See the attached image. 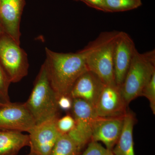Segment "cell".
Masks as SVG:
<instances>
[{
	"mask_svg": "<svg viewBox=\"0 0 155 155\" xmlns=\"http://www.w3.org/2000/svg\"><path fill=\"white\" fill-rule=\"evenodd\" d=\"M11 82L0 63V102L5 103L10 102L9 88Z\"/></svg>",
	"mask_w": 155,
	"mask_h": 155,
	"instance_id": "ac0fdd59",
	"label": "cell"
},
{
	"mask_svg": "<svg viewBox=\"0 0 155 155\" xmlns=\"http://www.w3.org/2000/svg\"><path fill=\"white\" fill-rule=\"evenodd\" d=\"M30 146L29 135L14 130H0V155H17Z\"/></svg>",
	"mask_w": 155,
	"mask_h": 155,
	"instance_id": "9a60e30c",
	"label": "cell"
},
{
	"mask_svg": "<svg viewBox=\"0 0 155 155\" xmlns=\"http://www.w3.org/2000/svg\"><path fill=\"white\" fill-rule=\"evenodd\" d=\"M4 33H5V32H4V31H3L2 27L1 22H0V37L2 36V35Z\"/></svg>",
	"mask_w": 155,
	"mask_h": 155,
	"instance_id": "cb8c5ba5",
	"label": "cell"
},
{
	"mask_svg": "<svg viewBox=\"0 0 155 155\" xmlns=\"http://www.w3.org/2000/svg\"><path fill=\"white\" fill-rule=\"evenodd\" d=\"M25 0H0V22L4 32L20 44V22Z\"/></svg>",
	"mask_w": 155,
	"mask_h": 155,
	"instance_id": "30bf717a",
	"label": "cell"
},
{
	"mask_svg": "<svg viewBox=\"0 0 155 155\" xmlns=\"http://www.w3.org/2000/svg\"><path fill=\"white\" fill-rule=\"evenodd\" d=\"M36 125L59 117L58 98L50 84L45 63L36 77L31 93L25 103Z\"/></svg>",
	"mask_w": 155,
	"mask_h": 155,
	"instance_id": "3957f363",
	"label": "cell"
},
{
	"mask_svg": "<svg viewBox=\"0 0 155 155\" xmlns=\"http://www.w3.org/2000/svg\"><path fill=\"white\" fill-rule=\"evenodd\" d=\"M26 155H35L33 153L31 152H30V153H29L28 154Z\"/></svg>",
	"mask_w": 155,
	"mask_h": 155,
	"instance_id": "d4e9b609",
	"label": "cell"
},
{
	"mask_svg": "<svg viewBox=\"0 0 155 155\" xmlns=\"http://www.w3.org/2000/svg\"><path fill=\"white\" fill-rule=\"evenodd\" d=\"M58 105L60 110L66 111L71 110L72 105V99L69 96L60 97L58 100Z\"/></svg>",
	"mask_w": 155,
	"mask_h": 155,
	"instance_id": "7402d4cb",
	"label": "cell"
},
{
	"mask_svg": "<svg viewBox=\"0 0 155 155\" xmlns=\"http://www.w3.org/2000/svg\"><path fill=\"white\" fill-rule=\"evenodd\" d=\"M124 118H100L94 126L91 141L102 142L113 151L122 132Z\"/></svg>",
	"mask_w": 155,
	"mask_h": 155,
	"instance_id": "7c38bea8",
	"label": "cell"
},
{
	"mask_svg": "<svg viewBox=\"0 0 155 155\" xmlns=\"http://www.w3.org/2000/svg\"><path fill=\"white\" fill-rule=\"evenodd\" d=\"M136 122L134 114L127 110L124 116L122 132L113 150L114 155H135L133 128Z\"/></svg>",
	"mask_w": 155,
	"mask_h": 155,
	"instance_id": "4fadbf2b",
	"label": "cell"
},
{
	"mask_svg": "<svg viewBox=\"0 0 155 155\" xmlns=\"http://www.w3.org/2000/svg\"><path fill=\"white\" fill-rule=\"evenodd\" d=\"M0 63L11 83L19 82L28 74L27 54L5 33L0 37Z\"/></svg>",
	"mask_w": 155,
	"mask_h": 155,
	"instance_id": "5b68a950",
	"label": "cell"
},
{
	"mask_svg": "<svg viewBox=\"0 0 155 155\" xmlns=\"http://www.w3.org/2000/svg\"><path fill=\"white\" fill-rule=\"evenodd\" d=\"M56 124L58 131L61 134H67L75 127V121L72 115H67L58 118Z\"/></svg>",
	"mask_w": 155,
	"mask_h": 155,
	"instance_id": "ffe728a7",
	"label": "cell"
},
{
	"mask_svg": "<svg viewBox=\"0 0 155 155\" xmlns=\"http://www.w3.org/2000/svg\"><path fill=\"white\" fill-rule=\"evenodd\" d=\"M120 32L111 31L101 32L95 39L79 51L88 70L97 75L105 84H116L114 51Z\"/></svg>",
	"mask_w": 155,
	"mask_h": 155,
	"instance_id": "7a4b0ae2",
	"label": "cell"
},
{
	"mask_svg": "<svg viewBox=\"0 0 155 155\" xmlns=\"http://www.w3.org/2000/svg\"><path fill=\"white\" fill-rule=\"evenodd\" d=\"M36 125L24 103H1L0 130L29 133Z\"/></svg>",
	"mask_w": 155,
	"mask_h": 155,
	"instance_id": "8992f818",
	"label": "cell"
},
{
	"mask_svg": "<svg viewBox=\"0 0 155 155\" xmlns=\"http://www.w3.org/2000/svg\"><path fill=\"white\" fill-rule=\"evenodd\" d=\"M127 106L122 96L121 88L114 84L105 85L94 108L98 117L114 118L125 116Z\"/></svg>",
	"mask_w": 155,
	"mask_h": 155,
	"instance_id": "52a82bcc",
	"label": "cell"
},
{
	"mask_svg": "<svg viewBox=\"0 0 155 155\" xmlns=\"http://www.w3.org/2000/svg\"><path fill=\"white\" fill-rule=\"evenodd\" d=\"M71 111L75 126L78 128L93 129L96 122L101 118L97 116L93 106L81 99H72Z\"/></svg>",
	"mask_w": 155,
	"mask_h": 155,
	"instance_id": "5bb4252c",
	"label": "cell"
},
{
	"mask_svg": "<svg viewBox=\"0 0 155 155\" xmlns=\"http://www.w3.org/2000/svg\"><path fill=\"white\" fill-rule=\"evenodd\" d=\"M105 85L97 75L87 70L75 82L70 97L84 100L94 107Z\"/></svg>",
	"mask_w": 155,
	"mask_h": 155,
	"instance_id": "8fae6325",
	"label": "cell"
},
{
	"mask_svg": "<svg viewBox=\"0 0 155 155\" xmlns=\"http://www.w3.org/2000/svg\"><path fill=\"white\" fill-rule=\"evenodd\" d=\"M135 44L128 34L120 31L115 45L114 55L115 81L121 87L136 50Z\"/></svg>",
	"mask_w": 155,
	"mask_h": 155,
	"instance_id": "9c48e42d",
	"label": "cell"
},
{
	"mask_svg": "<svg viewBox=\"0 0 155 155\" xmlns=\"http://www.w3.org/2000/svg\"><path fill=\"white\" fill-rule=\"evenodd\" d=\"M1 104V102H0V104Z\"/></svg>",
	"mask_w": 155,
	"mask_h": 155,
	"instance_id": "4316f807",
	"label": "cell"
},
{
	"mask_svg": "<svg viewBox=\"0 0 155 155\" xmlns=\"http://www.w3.org/2000/svg\"><path fill=\"white\" fill-rule=\"evenodd\" d=\"M141 96L145 97L148 100L150 107L153 114H155V73L145 86Z\"/></svg>",
	"mask_w": 155,
	"mask_h": 155,
	"instance_id": "d6986e66",
	"label": "cell"
},
{
	"mask_svg": "<svg viewBox=\"0 0 155 155\" xmlns=\"http://www.w3.org/2000/svg\"><path fill=\"white\" fill-rule=\"evenodd\" d=\"M155 73V49L144 53L136 50L121 87L127 105L141 97L143 90Z\"/></svg>",
	"mask_w": 155,
	"mask_h": 155,
	"instance_id": "277c9868",
	"label": "cell"
},
{
	"mask_svg": "<svg viewBox=\"0 0 155 155\" xmlns=\"http://www.w3.org/2000/svg\"><path fill=\"white\" fill-rule=\"evenodd\" d=\"M59 117L36 125L29 132L30 152L35 155H50L61 134L57 127Z\"/></svg>",
	"mask_w": 155,
	"mask_h": 155,
	"instance_id": "ba28073f",
	"label": "cell"
},
{
	"mask_svg": "<svg viewBox=\"0 0 155 155\" xmlns=\"http://www.w3.org/2000/svg\"><path fill=\"white\" fill-rule=\"evenodd\" d=\"M85 3L91 8L105 12L104 0H78Z\"/></svg>",
	"mask_w": 155,
	"mask_h": 155,
	"instance_id": "603a6c76",
	"label": "cell"
},
{
	"mask_svg": "<svg viewBox=\"0 0 155 155\" xmlns=\"http://www.w3.org/2000/svg\"><path fill=\"white\" fill-rule=\"evenodd\" d=\"M82 150L67 134L60 135L50 155H80Z\"/></svg>",
	"mask_w": 155,
	"mask_h": 155,
	"instance_id": "2e32d148",
	"label": "cell"
},
{
	"mask_svg": "<svg viewBox=\"0 0 155 155\" xmlns=\"http://www.w3.org/2000/svg\"><path fill=\"white\" fill-rule=\"evenodd\" d=\"M80 155H114L113 151L102 146L97 142L91 141Z\"/></svg>",
	"mask_w": 155,
	"mask_h": 155,
	"instance_id": "44dd1931",
	"label": "cell"
},
{
	"mask_svg": "<svg viewBox=\"0 0 155 155\" xmlns=\"http://www.w3.org/2000/svg\"><path fill=\"white\" fill-rule=\"evenodd\" d=\"M45 63L51 86L58 100L64 96H70L75 82L88 70L79 51L76 53H58L45 48Z\"/></svg>",
	"mask_w": 155,
	"mask_h": 155,
	"instance_id": "6da1fadb",
	"label": "cell"
},
{
	"mask_svg": "<svg viewBox=\"0 0 155 155\" xmlns=\"http://www.w3.org/2000/svg\"><path fill=\"white\" fill-rule=\"evenodd\" d=\"M74 1H78V0H74Z\"/></svg>",
	"mask_w": 155,
	"mask_h": 155,
	"instance_id": "484cf974",
	"label": "cell"
},
{
	"mask_svg": "<svg viewBox=\"0 0 155 155\" xmlns=\"http://www.w3.org/2000/svg\"><path fill=\"white\" fill-rule=\"evenodd\" d=\"M105 12L109 13L131 11L142 5L141 0H104Z\"/></svg>",
	"mask_w": 155,
	"mask_h": 155,
	"instance_id": "e0dca14e",
	"label": "cell"
}]
</instances>
